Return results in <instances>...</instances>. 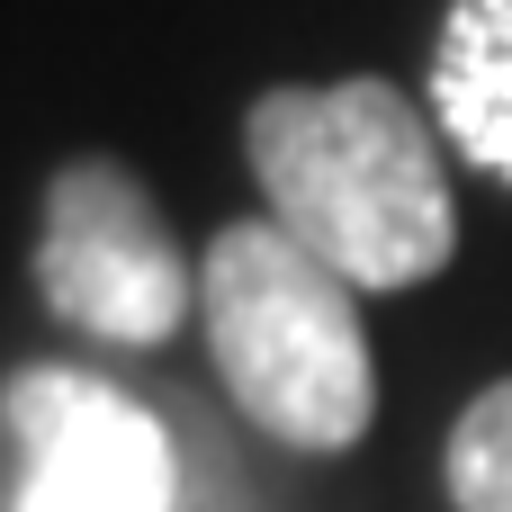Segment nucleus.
I'll return each mask as SVG.
<instances>
[{
    "label": "nucleus",
    "instance_id": "f257e3e1",
    "mask_svg": "<svg viewBox=\"0 0 512 512\" xmlns=\"http://www.w3.org/2000/svg\"><path fill=\"white\" fill-rule=\"evenodd\" d=\"M432 117L378 81H324V90H261L243 117V153L252 180L270 198V216L333 261L351 288H423L450 252H459V216H450V171H441Z\"/></svg>",
    "mask_w": 512,
    "mask_h": 512
},
{
    "label": "nucleus",
    "instance_id": "39448f33",
    "mask_svg": "<svg viewBox=\"0 0 512 512\" xmlns=\"http://www.w3.org/2000/svg\"><path fill=\"white\" fill-rule=\"evenodd\" d=\"M432 117L477 171L512 180V0H450L432 45Z\"/></svg>",
    "mask_w": 512,
    "mask_h": 512
},
{
    "label": "nucleus",
    "instance_id": "423d86ee",
    "mask_svg": "<svg viewBox=\"0 0 512 512\" xmlns=\"http://www.w3.org/2000/svg\"><path fill=\"white\" fill-rule=\"evenodd\" d=\"M441 477H450L459 512H512V378H495L486 396H468V414L450 423Z\"/></svg>",
    "mask_w": 512,
    "mask_h": 512
},
{
    "label": "nucleus",
    "instance_id": "20e7f679",
    "mask_svg": "<svg viewBox=\"0 0 512 512\" xmlns=\"http://www.w3.org/2000/svg\"><path fill=\"white\" fill-rule=\"evenodd\" d=\"M9 512H171V432L144 396L90 369H18L9 396Z\"/></svg>",
    "mask_w": 512,
    "mask_h": 512
},
{
    "label": "nucleus",
    "instance_id": "7ed1b4c3",
    "mask_svg": "<svg viewBox=\"0 0 512 512\" xmlns=\"http://www.w3.org/2000/svg\"><path fill=\"white\" fill-rule=\"evenodd\" d=\"M36 288L72 333L108 351H162L180 315L198 306V270H180V243L126 162L54 171L45 234H36Z\"/></svg>",
    "mask_w": 512,
    "mask_h": 512
},
{
    "label": "nucleus",
    "instance_id": "f03ea898",
    "mask_svg": "<svg viewBox=\"0 0 512 512\" xmlns=\"http://www.w3.org/2000/svg\"><path fill=\"white\" fill-rule=\"evenodd\" d=\"M198 324L225 396L288 450H351L378 414L360 288L279 216H243L198 252Z\"/></svg>",
    "mask_w": 512,
    "mask_h": 512
}]
</instances>
